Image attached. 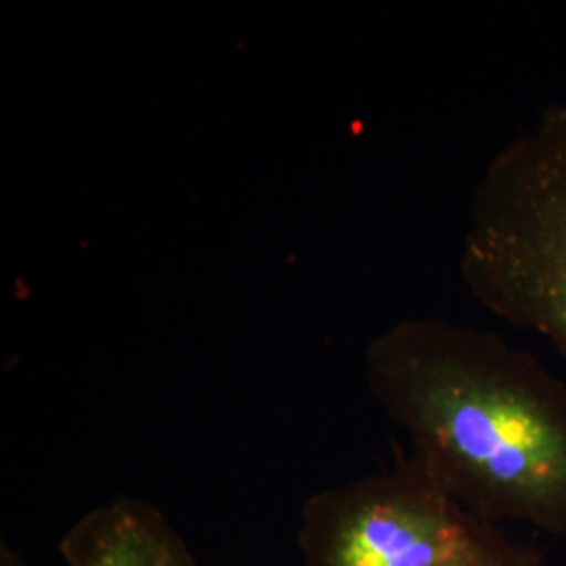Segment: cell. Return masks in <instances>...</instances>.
<instances>
[{
    "label": "cell",
    "mask_w": 566,
    "mask_h": 566,
    "mask_svg": "<svg viewBox=\"0 0 566 566\" xmlns=\"http://www.w3.org/2000/svg\"><path fill=\"white\" fill-rule=\"evenodd\" d=\"M365 382L462 506L566 537V386L533 353L489 329L407 317L367 346Z\"/></svg>",
    "instance_id": "1"
},
{
    "label": "cell",
    "mask_w": 566,
    "mask_h": 566,
    "mask_svg": "<svg viewBox=\"0 0 566 566\" xmlns=\"http://www.w3.org/2000/svg\"><path fill=\"white\" fill-rule=\"evenodd\" d=\"M460 275L489 313L566 359V103L547 105L486 164Z\"/></svg>",
    "instance_id": "2"
},
{
    "label": "cell",
    "mask_w": 566,
    "mask_h": 566,
    "mask_svg": "<svg viewBox=\"0 0 566 566\" xmlns=\"http://www.w3.org/2000/svg\"><path fill=\"white\" fill-rule=\"evenodd\" d=\"M303 566H544V552L462 506L411 453L306 497Z\"/></svg>",
    "instance_id": "3"
},
{
    "label": "cell",
    "mask_w": 566,
    "mask_h": 566,
    "mask_svg": "<svg viewBox=\"0 0 566 566\" xmlns=\"http://www.w3.org/2000/svg\"><path fill=\"white\" fill-rule=\"evenodd\" d=\"M67 566H198L193 549L160 507L118 495L84 512L60 542Z\"/></svg>",
    "instance_id": "4"
},
{
    "label": "cell",
    "mask_w": 566,
    "mask_h": 566,
    "mask_svg": "<svg viewBox=\"0 0 566 566\" xmlns=\"http://www.w3.org/2000/svg\"><path fill=\"white\" fill-rule=\"evenodd\" d=\"M0 566H25L20 554L9 546L4 539L0 542Z\"/></svg>",
    "instance_id": "5"
}]
</instances>
